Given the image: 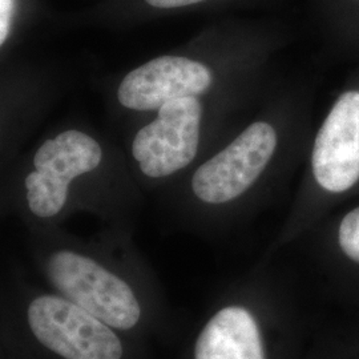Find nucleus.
<instances>
[{
    "instance_id": "obj_9",
    "label": "nucleus",
    "mask_w": 359,
    "mask_h": 359,
    "mask_svg": "<svg viewBox=\"0 0 359 359\" xmlns=\"http://www.w3.org/2000/svg\"><path fill=\"white\" fill-rule=\"evenodd\" d=\"M338 244L347 258L359 264V206L350 210L341 221Z\"/></svg>"
},
{
    "instance_id": "obj_2",
    "label": "nucleus",
    "mask_w": 359,
    "mask_h": 359,
    "mask_svg": "<svg viewBox=\"0 0 359 359\" xmlns=\"http://www.w3.org/2000/svg\"><path fill=\"white\" fill-rule=\"evenodd\" d=\"M27 321L39 342L62 358H123V345L111 326L67 298H35Z\"/></svg>"
},
{
    "instance_id": "obj_4",
    "label": "nucleus",
    "mask_w": 359,
    "mask_h": 359,
    "mask_svg": "<svg viewBox=\"0 0 359 359\" xmlns=\"http://www.w3.org/2000/svg\"><path fill=\"white\" fill-rule=\"evenodd\" d=\"M277 132L257 121L221 152L197 168L192 191L206 204H226L243 196L266 169L277 149Z\"/></svg>"
},
{
    "instance_id": "obj_10",
    "label": "nucleus",
    "mask_w": 359,
    "mask_h": 359,
    "mask_svg": "<svg viewBox=\"0 0 359 359\" xmlns=\"http://www.w3.org/2000/svg\"><path fill=\"white\" fill-rule=\"evenodd\" d=\"M16 0H0V44L4 46L13 29Z\"/></svg>"
},
{
    "instance_id": "obj_5",
    "label": "nucleus",
    "mask_w": 359,
    "mask_h": 359,
    "mask_svg": "<svg viewBox=\"0 0 359 359\" xmlns=\"http://www.w3.org/2000/svg\"><path fill=\"white\" fill-rule=\"evenodd\" d=\"M203 105L198 97H182L157 109L132 142V156L151 179L168 177L188 167L198 151Z\"/></svg>"
},
{
    "instance_id": "obj_1",
    "label": "nucleus",
    "mask_w": 359,
    "mask_h": 359,
    "mask_svg": "<svg viewBox=\"0 0 359 359\" xmlns=\"http://www.w3.org/2000/svg\"><path fill=\"white\" fill-rule=\"evenodd\" d=\"M47 276L65 298L111 327L129 330L142 318L140 302L128 283L90 257L56 252L48 258Z\"/></svg>"
},
{
    "instance_id": "obj_6",
    "label": "nucleus",
    "mask_w": 359,
    "mask_h": 359,
    "mask_svg": "<svg viewBox=\"0 0 359 359\" xmlns=\"http://www.w3.org/2000/svg\"><path fill=\"white\" fill-rule=\"evenodd\" d=\"M311 170L322 189L344 193L359 180V90L339 96L314 140Z\"/></svg>"
},
{
    "instance_id": "obj_8",
    "label": "nucleus",
    "mask_w": 359,
    "mask_h": 359,
    "mask_svg": "<svg viewBox=\"0 0 359 359\" xmlns=\"http://www.w3.org/2000/svg\"><path fill=\"white\" fill-rule=\"evenodd\" d=\"M194 359H265L253 316L238 306L219 310L198 335Z\"/></svg>"
},
{
    "instance_id": "obj_11",
    "label": "nucleus",
    "mask_w": 359,
    "mask_h": 359,
    "mask_svg": "<svg viewBox=\"0 0 359 359\" xmlns=\"http://www.w3.org/2000/svg\"><path fill=\"white\" fill-rule=\"evenodd\" d=\"M149 6L156 7V8H163V10H169V8H180V7H187L197 4L205 0H145Z\"/></svg>"
},
{
    "instance_id": "obj_7",
    "label": "nucleus",
    "mask_w": 359,
    "mask_h": 359,
    "mask_svg": "<svg viewBox=\"0 0 359 359\" xmlns=\"http://www.w3.org/2000/svg\"><path fill=\"white\" fill-rule=\"evenodd\" d=\"M212 83V71L204 63L182 56H161L127 74L118 86L117 99L128 109L148 112L177 99L198 97Z\"/></svg>"
},
{
    "instance_id": "obj_3",
    "label": "nucleus",
    "mask_w": 359,
    "mask_h": 359,
    "mask_svg": "<svg viewBox=\"0 0 359 359\" xmlns=\"http://www.w3.org/2000/svg\"><path fill=\"white\" fill-rule=\"evenodd\" d=\"M102 160L100 144L81 130H65L47 140L26 177L29 210L36 217H55L65 208L71 181L95 170Z\"/></svg>"
}]
</instances>
